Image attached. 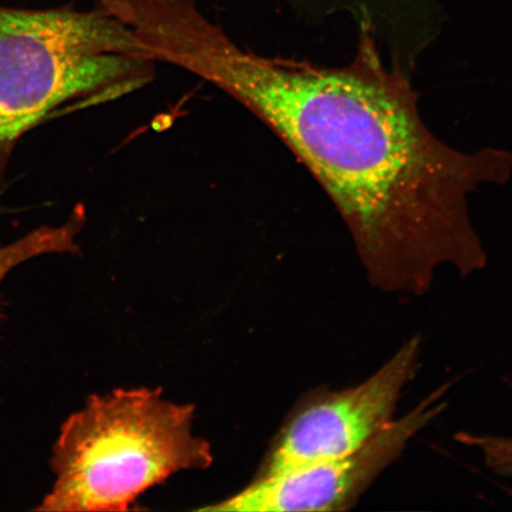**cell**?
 I'll use <instances>...</instances> for the list:
<instances>
[{
  "label": "cell",
  "mask_w": 512,
  "mask_h": 512,
  "mask_svg": "<svg viewBox=\"0 0 512 512\" xmlns=\"http://www.w3.org/2000/svg\"><path fill=\"white\" fill-rule=\"evenodd\" d=\"M224 89L271 126L322 184L347 223L371 286L422 296L435 272L463 278L488 264L470 197L503 184L512 155L462 152L422 120L409 75L386 67L361 19L348 66L323 68L242 51Z\"/></svg>",
  "instance_id": "cell-1"
},
{
  "label": "cell",
  "mask_w": 512,
  "mask_h": 512,
  "mask_svg": "<svg viewBox=\"0 0 512 512\" xmlns=\"http://www.w3.org/2000/svg\"><path fill=\"white\" fill-rule=\"evenodd\" d=\"M155 59L102 8L0 6V179L25 134L70 104L100 105L145 85Z\"/></svg>",
  "instance_id": "cell-2"
},
{
  "label": "cell",
  "mask_w": 512,
  "mask_h": 512,
  "mask_svg": "<svg viewBox=\"0 0 512 512\" xmlns=\"http://www.w3.org/2000/svg\"><path fill=\"white\" fill-rule=\"evenodd\" d=\"M194 407L160 389L94 395L64 422L54 446L55 483L40 511H126L177 472L213 463L208 441L192 432Z\"/></svg>",
  "instance_id": "cell-3"
},
{
  "label": "cell",
  "mask_w": 512,
  "mask_h": 512,
  "mask_svg": "<svg viewBox=\"0 0 512 512\" xmlns=\"http://www.w3.org/2000/svg\"><path fill=\"white\" fill-rule=\"evenodd\" d=\"M422 338L415 335L356 386L317 389L299 402L261 467L267 475L357 450L388 426L406 387L421 368Z\"/></svg>",
  "instance_id": "cell-4"
},
{
  "label": "cell",
  "mask_w": 512,
  "mask_h": 512,
  "mask_svg": "<svg viewBox=\"0 0 512 512\" xmlns=\"http://www.w3.org/2000/svg\"><path fill=\"white\" fill-rule=\"evenodd\" d=\"M83 223L85 213L75 209L61 226L37 228L9 245L0 246V286L12 270L37 256L78 252L76 238Z\"/></svg>",
  "instance_id": "cell-5"
},
{
  "label": "cell",
  "mask_w": 512,
  "mask_h": 512,
  "mask_svg": "<svg viewBox=\"0 0 512 512\" xmlns=\"http://www.w3.org/2000/svg\"><path fill=\"white\" fill-rule=\"evenodd\" d=\"M454 439L460 444L476 448L485 466L495 475L512 478V437L460 432L454 435Z\"/></svg>",
  "instance_id": "cell-6"
}]
</instances>
